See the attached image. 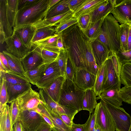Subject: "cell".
I'll return each instance as SVG.
<instances>
[{
    "instance_id": "obj_2",
    "label": "cell",
    "mask_w": 131,
    "mask_h": 131,
    "mask_svg": "<svg viewBox=\"0 0 131 131\" xmlns=\"http://www.w3.org/2000/svg\"><path fill=\"white\" fill-rule=\"evenodd\" d=\"M49 0H36L30 5L19 9L14 29L21 25L33 24L46 19Z\"/></svg>"
},
{
    "instance_id": "obj_16",
    "label": "cell",
    "mask_w": 131,
    "mask_h": 131,
    "mask_svg": "<svg viewBox=\"0 0 131 131\" xmlns=\"http://www.w3.org/2000/svg\"><path fill=\"white\" fill-rule=\"evenodd\" d=\"M38 112L47 115L51 120L54 126L52 131H71V127L68 126L43 102L39 105Z\"/></svg>"
},
{
    "instance_id": "obj_56",
    "label": "cell",
    "mask_w": 131,
    "mask_h": 131,
    "mask_svg": "<svg viewBox=\"0 0 131 131\" xmlns=\"http://www.w3.org/2000/svg\"><path fill=\"white\" fill-rule=\"evenodd\" d=\"M129 25V30L127 50H129L131 49V25Z\"/></svg>"
},
{
    "instance_id": "obj_19",
    "label": "cell",
    "mask_w": 131,
    "mask_h": 131,
    "mask_svg": "<svg viewBox=\"0 0 131 131\" xmlns=\"http://www.w3.org/2000/svg\"><path fill=\"white\" fill-rule=\"evenodd\" d=\"M2 52L7 60L12 72L24 78L29 82L24 69L21 59L8 53L6 50L3 51Z\"/></svg>"
},
{
    "instance_id": "obj_50",
    "label": "cell",
    "mask_w": 131,
    "mask_h": 131,
    "mask_svg": "<svg viewBox=\"0 0 131 131\" xmlns=\"http://www.w3.org/2000/svg\"><path fill=\"white\" fill-rule=\"evenodd\" d=\"M0 61L2 62L8 70L7 72L11 71L7 60L2 52H1L0 53Z\"/></svg>"
},
{
    "instance_id": "obj_10",
    "label": "cell",
    "mask_w": 131,
    "mask_h": 131,
    "mask_svg": "<svg viewBox=\"0 0 131 131\" xmlns=\"http://www.w3.org/2000/svg\"><path fill=\"white\" fill-rule=\"evenodd\" d=\"M62 76L61 72L56 61L48 64L44 73L36 85L40 89L48 88L58 78Z\"/></svg>"
},
{
    "instance_id": "obj_39",
    "label": "cell",
    "mask_w": 131,
    "mask_h": 131,
    "mask_svg": "<svg viewBox=\"0 0 131 131\" xmlns=\"http://www.w3.org/2000/svg\"><path fill=\"white\" fill-rule=\"evenodd\" d=\"M120 26L121 42L120 49L127 50L129 25L128 24H124L120 25Z\"/></svg>"
},
{
    "instance_id": "obj_43",
    "label": "cell",
    "mask_w": 131,
    "mask_h": 131,
    "mask_svg": "<svg viewBox=\"0 0 131 131\" xmlns=\"http://www.w3.org/2000/svg\"><path fill=\"white\" fill-rule=\"evenodd\" d=\"M116 53L122 65L126 63L131 62V49L125 50L120 49Z\"/></svg>"
},
{
    "instance_id": "obj_36",
    "label": "cell",
    "mask_w": 131,
    "mask_h": 131,
    "mask_svg": "<svg viewBox=\"0 0 131 131\" xmlns=\"http://www.w3.org/2000/svg\"><path fill=\"white\" fill-rule=\"evenodd\" d=\"M0 111H2L8 103V96L7 92L6 80L0 76Z\"/></svg>"
},
{
    "instance_id": "obj_4",
    "label": "cell",
    "mask_w": 131,
    "mask_h": 131,
    "mask_svg": "<svg viewBox=\"0 0 131 131\" xmlns=\"http://www.w3.org/2000/svg\"><path fill=\"white\" fill-rule=\"evenodd\" d=\"M36 110L20 112L18 121L21 124L24 131H37L48 124Z\"/></svg>"
},
{
    "instance_id": "obj_29",
    "label": "cell",
    "mask_w": 131,
    "mask_h": 131,
    "mask_svg": "<svg viewBox=\"0 0 131 131\" xmlns=\"http://www.w3.org/2000/svg\"><path fill=\"white\" fill-rule=\"evenodd\" d=\"M106 16L92 23L91 27L83 33L86 37L91 42L96 40L100 35L101 26Z\"/></svg>"
},
{
    "instance_id": "obj_44",
    "label": "cell",
    "mask_w": 131,
    "mask_h": 131,
    "mask_svg": "<svg viewBox=\"0 0 131 131\" xmlns=\"http://www.w3.org/2000/svg\"><path fill=\"white\" fill-rule=\"evenodd\" d=\"M119 93L123 101L131 105V86H125L121 88Z\"/></svg>"
},
{
    "instance_id": "obj_25",
    "label": "cell",
    "mask_w": 131,
    "mask_h": 131,
    "mask_svg": "<svg viewBox=\"0 0 131 131\" xmlns=\"http://www.w3.org/2000/svg\"><path fill=\"white\" fill-rule=\"evenodd\" d=\"M65 78L61 76L57 79L48 88L43 89L51 98L58 103Z\"/></svg>"
},
{
    "instance_id": "obj_18",
    "label": "cell",
    "mask_w": 131,
    "mask_h": 131,
    "mask_svg": "<svg viewBox=\"0 0 131 131\" xmlns=\"http://www.w3.org/2000/svg\"><path fill=\"white\" fill-rule=\"evenodd\" d=\"M91 42L93 54L96 63L100 68L111 56L110 52L100 41L96 40Z\"/></svg>"
},
{
    "instance_id": "obj_59",
    "label": "cell",
    "mask_w": 131,
    "mask_h": 131,
    "mask_svg": "<svg viewBox=\"0 0 131 131\" xmlns=\"http://www.w3.org/2000/svg\"><path fill=\"white\" fill-rule=\"evenodd\" d=\"M95 131H102L101 129L98 125L96 123L95 126Z\"/></svg>"
},
{
    "instance_id": "obj_51",
    "label": "cell",
    "mask_w": 131,
    "mask_h": 131,
    "mask_svg": "<svg viewBox=\"0 0 131 131\" xmlns=\"http://www.w3.org/2000/svg\"><path fill=\"white\" fill-rule=\"evenodd\" d=\"M71 131H84V124H76L73 123L71 127Z\"/></svg>"
},
{
    "instance_id": "obj_35",
    "label": "cell",
    "mask_w": 131,
    "mask_h": 131,
    "mask_svg": "<svg viewBox=\"0 0 131 131\" xmlns=\"http://www.w3.org/2000/svg\"><path fill=\"white\" fill-rule=\"evenodd\" d=\"M0 71V76L4 77L6 81L14 84H27L30 82L24 78L17 75L11 72L7 73Z\"/></svg>"
},
{
    "instance_id": "obj_40",
    "label": "cell",
    "mask_w": 131,
    "mask_h": 131,
    "mask_svg": "<svg viewBox=\"0 0 131 131\" xmlns=\"http://www.w3.org/2000/svg\"><path fill=\"white\" fill-rule=\"evenodd\" d=\"M9 110L11 123L13 126L18 121L20 112L16 99L10 103Z\"/></svg>"
},
{
    "instance_id": "obj_27",
    "label": "cell",
    "mask_w": 131,
    "mask_h": 131,
    "mask_svg": "<svg viewBox=\"0 0 131 131\" xmlns=\"http://www.w3.org/2000/svg\"><path fill=\"white\" fill-rule=\"evenodd\" d=\"M106 66L105 62L97 72L95 84L93 89L95 92L96 96H99L103 91L106 81Z\"/></svg>"
},
{
    "instance_id": "obj_53",
    "label": "cell",
    "mask_w": 131,
    "mask_h": 131,
    "mask_svg": "<svg viewBox=\"0 0 131 131\" xmlns=\"http://www.w3.org/2000/svg\"><path fill=\"white\" fill-rule=\"evenodd\" d=\"M12 131H24L21 123L17 121L14 125Z\"/></svg>"
},
{
    "instance_id": "obj_31",
    "label": "cell",
    "mask_w": 131,
    "mask_h": 131,
    "mask_svg": "<svg viewBox=\"0 0 131 131\" xmlns=\"http://www.w3.org/2000/svg\"><path fill=\"white\" fill-rule=\"evenodd\" d=\"M48 64L44 63L31 70L26 72L30 83L36 85L41 78Z\"/></svg>"
},
{
    "instance_id": "obj_57",
    "label": "cell",
    "mask_w": 131,
    "mask_h": 131,
    "mask_svg": "<svg viewBox=\"0 0 131 131\" xmlns=\"http://www.w3.org/2000/svg\"><path fill=\"white\" fill-rule=\"evenodd\" d=\"M52 127L48 124L37 131H52Z\"/></svg>"
},
{
    "instance_id": "obj_30",
    "label": "cell",
    "mask_w": 131,
    "mask_h": 131,
    "mask_svg": "<svg viewBox=\"0 0 131 131\" xmlns=\"http://www.w3.org/2000/svg\"><path fill=\"white\" fill-rule=\"evenodd\" d=\"M7 1L8 16L10 24L14 29L19 10V0H7Z\"/></svg>"
},
{
    "instance_id": "obj_17",
    "label": "cell",
    "mask_w": 131,
    "mask_h": 131,
    "mask_svg": "<svg viewBox=\"0 0 131 131\" xmlns=\"http://www.w3.org/2000/svg\"><path fill=\"white\" fill-rule=\"evenodd\" d=\"M36 29L31 25L20 26L13 29L16 32L23 44L27 48L31 50L32 41Z\"/></svg>"
},
{
    "instance_id": "obj_47",
    "label": "cell",
    "mask_w": 131,
    "mask_h": 131,
    "mask_svg": "<svg viewBox=\"0 0 131 131\" xmlns=\"http://www.w3.org/2000/svg\"><path fill=\"white\" fill-rule=\"evenodd\" d=\"M110 57L112 60L114 68L116 74L119 77L122 64L120 62L116 53L114 54Z\"/></svg>"
},
{
    "instance_id": "obj_54",
    "label": "cell",
    "mask_w": 131,
    "mask_h": 131,
    "mask_svg": "<svg viewBox=\"0 0 131 131\" xmlns=\"http://www.w3.org/2000/svg\"><path fill=\"white\" fill-rule=\"evenodd\" d=\"M43 118L45 121L52 128L54 126L51 120L47 115L39 112H38Z\"/></svg>"
},
{
    "instance_id": "obj_23",
    "label": "cell",
    "mask_w": 131,
    "mask_h": 131,
    "mask_svg": "<svg viewBox=\"0 0 131 131\" xmlns=\"http://www.w3.org/2000/svg\"><path fill=\"white\" fill-rule=\"evenodd\" d=\"M7 92L8 96V103L16 100L18 96L31 88L30 83L21 84H14L6 81Z\"/></svg>"
},
{
    "instance_id": "obj_12",
    "label": "cell",
    "mask_w": 131,
    "mask_h": 131,
    "mask_svg": "<svg viewBox=\"0 0 131 131\" xmlns=\"http://www.w3.org/2000/svg\"><path fill=\"white\" fill-rule=\"evenodd\" d=\"M13 29L10 23L7 14V0H0V40L5 41L13 34Z\"/></svg>"
},
{
    "instance_id": "obj_8",
    "label": "cell",
    "mask_w": 131,
    "mask_h": 131,
    "mask_svg": "<svg viewBox=\"0 0 131 131\" xmlns=\"http://www.w3.org/2000/svg\"><path fill=\"white\" fill-rule=\"evenodd\" d=\"M5 42L6 43L5 50L21 59L27 55L31 50L25 46L14 30L12 35L6 38Z\"/></svg>"
},
{
    "instance_id": "obj_3",
    "label": "cell",
    "mask_w": 131,
    "mask_h": 131,
    "mask_svg": "<svg viewBox=\"0 0 131 131\" xmlns=\"http://www.w3.org/2000/svg\"><path fill=\"white\" fill-rule=\"evenodd\" d=\"M85 91L80 89L73 81L65 78L58 103L78 111L82 110V105Z\"/></svg>"
},
{
    "instance_id": "obj_13",
    "label": "cell",
    "mask_w": 131,
    "mask_h": 131,
    "mask_svg": "<svg viewBox=\"0 0 131 131\" xmlns=\"http://www.w3.org/2000/svg\"><path fill=\"white\" fill-rule=\"evenodd\" d=\"M41 100L52 112L57 115H76L79 112L71 108L62 106L54 101L43 89L39 92Z\"/></svg>"
},
{
    "instance_id": "obj_52",
    "label": "cell",
    "mask_w": 131,
    "mask_h": 131,
    "mask_svg": "<svg viewBox=\"0 0 131 131\" xmlns=\"http://www.w3.org/2000/svg\"><path fill=\"white\" fill-rule=\"evenodd\" d=\"M57 46L60 50L65 48L64 46L62 37L61 33L59 34L57 40Z\"/></svg>"
},
{
    "instance_id": "obj_11",
    "label": "cell",
    "mask_w": 131,
    "mask_h": 131,
    "mask_svg": "<svg viewBox=\"0 0 131 131\" xmlns=\"http://www.w3.org/2000/svg\"><path fill=\"white\" fill-rule=\"evenodd\" d=\"M96 75L91 73L85 68H75L73 82L79 88L85 91L93 89L94 86Z\"/></svg>"
},
{
    "instance_id": "obj_48",
    "label": "cell",
    "mask_w": 131,
    "mask_h": 131,
    "mask_svg": "<svg viewBox=\"0 0 131 131\" xmlns=\"http://www.w3.org/2000/svg\"><path fill=\"white\" fill-rule=\"evenodd\" d=\"M85 0H67L70 10L74 12L82 5Z\"/></svg>"
},
{
    "instance_id": "obj_45",
    "label": "cell",
    "mask_w": 131,
    "mask_h": 131,
    "mask_svg": "<svg viewBox=\"0 0 131 131\" xmlns=\"http://www.w3.org/2000/svg\"><path fill=\"white\" fill-rule=\"evenodd\" d=\"M96 114L95 109L93 113L90 115L86 122L84 124V131H93L95 124Z\"/></svg>"
},
{
    "instance_id": "obj_41",
    "label": "cell",
    "mask_w": 131,
    "mask_h": 131,
    "mask_svg": "<svg viewBox=\"0 0 131 131\" xmlns=\"http://www.w3.org/2000/svg\"><path fill=\"white\" fill-rule=\"evenodd\" d=\"M77 19L71 17L62 22L56 26V34H59L71 26L77 24Z\"/></svg>"
},
{
    "instance_id": "obj_38",
    "label": "cell",
    "mask_w": 131,
    "mask_h": 131,
    "mask_svg": "<svg viewBox=\"0 0 131 131\" xmlns=\"http://www.w3.org/2000/svg\"><path fill=\"white\" fill-rule=\"evenodd\" d=\"M68 56L67 51L64 48L61 50L56 61L59 67L61 76L66 78V69Z\"/></svg>"
},
{
    "instance_id": "obj_22",
    "label": "cell",
    "mask_w": 131,
    "mask_h": 131,
    "mask_svg": "<svg viewBox=\"0 0 131 131\" xmlns=\"http://www.w3.org/2000/svg\"><path fill=\"white\" fill-rule=\"evenodd\" d=\"M59 34H55L34 43L33 46H37L43 49L59 53L60 50L57 46V43Z\"/></svg>"
},
{
    "instance_id": "obj_46",
    "label": "cell",
    "mask_w": 131,
    "mask_h": 131,
    "mask_svg": "<svg viewBox=\"0 0 131 131\" xmlns=\"http://www.w3.org/2000/svg\"><path fill=\"white\" fill-rule=\"evenodd\" d=\"M75 72V68L68 58L67 60L66 69V78L73 81Z\"/></svg>"
},
{
    "instance_id": "obj_33",
    "label": "cell",
    "mask_w": 131,
    "mask_h": 131,
    "mask_svg": "<svg viewBox=\"0 0 131 131\" xmlns=\"http://www.w3.org/2000/svg\"><path fill=\"white\" fill-rule=\"evenodd\" d=\"M121 83L131 86V62L122 64L119 75Z\"/></svg>"
},
{
    "instance_id": "obj_60",
    "label": "cell",
    "mask_w": 131,
    "mask_h": 131,
    "mask_svg": "<svg viewBox=\"0 0 131 131\" xmlns=\"http://www.w3.org/2000/svg\"><path fill=\"white\" fill-rule=\"evenodd\" d=\"M128 131H131V125H130V128H129V129Z\"/></svg>"
},
{
    "instance_id": "obj_5",
    "label": "cell",
    "mask_w": 131,
    "mask_h": 131,
    "mask_svg": "<svg viewBox=\"0 0 131 131\" xmlns=\"http://www.w3.org/2000/svg\"><path fill=\"white\" fill-rule=\"evenodd\" d=\"M102 101L111 116L115 130L128 131L131 124V116L122 107L116 106Z\"/></svg>"
},
{
    "instance_id": "obj_6",
    "label": "cell",
    "mask_w": 131,
    "mask_h": 131,
    "mask_svg": "<svg viewBox=\"0 0 131 131\" xmlns=\"http://www.w3.org/2000/svg\"><path fill=\"white\" fill-rule=\"evenodd\" d=\"M20 112L36 110L42 102L39 93L31 88L20 95L16 98Z\"/></svg>"
},
{
    "instance_id": "obj_14",
    "label": "cell",
    "mask_w": 131,
    "mask_h": 131,
    "mask_svg": "<svg viewBox=\"0 0 131 131\" xmlns=\"http://www.w3.org/2000/svg\"><path fill=\"white\" fill-rule=\"evenodd\" d=\"M21 60L26 72L44 63L41 56V49L35 46H32L30 52Z\"/></svg>"
},
{
    "instance_id": "obj_20",
    "label": "cell",
    "mask_w": 131,
    "mask_h": 131,
    "mask_svg": "<svg viewBox=\"0 0 131 131\" xmlns=\"http://www.w3.org/2000/svg\"><path fill=\"white\" fill-rule=\"evenodd\" d=\"M120 89H112L102 92L96 100L101 99L105 103L113 106L120 107L123 101L119 93Z\"/></svg>"
},
{
    "instance_id": "obj_42",
    "label": "cell",
    "mask_w": 131,
    "mask_h": 131,
    "mask_svg": "<svg viewBox=\"0 0 131 131\" xmlns=\"http://www.w3.org/2000/svg\"><path fill=\"white\" fill-rule=\"evenodd\" d=\"M40 49L41 56L44 63L49 64L56 61L59 52Z\"/></svg>"
},
{
    "instance_id": "obj_61",
    "label": "cell",
    "mask_w": 131,
    "mask_h": 131,
    "mask_svg": "<svg viewBox=\"0 0 131 131\" xmlns=\"http://www.w3.org/2000/svg\"></svg>"
},
{
    "instance_id": "obj_7",
    "label": "cell",
    "mask_w": 131,
    "mask_h": 131,
    "mask_svg": "<svg viewBox=\"0 0 131 131\" xmlns=\"http://www.w3.org/2000/svg\"><path fill=\"white\" fill-rule=\"evenodd\" d=\"M95 109L96 111V123L102 131H115L111 116L101 100L98 103Z\"/></svg>"
},
{
    "instance_id": "obj_55",
    "label": "cell",
    "mask_w": 131,
    "mask_h": 131,
    "mask_svg": "<svg viewBox=\"0 0 131 131\" xmlns=\"http://www.w3.org/2000/svg\"><path fill=\"white\" fill-rule=\"evenodd\" d=\"M60 1L61 0H49L47 13L49 10L52 7L54 6Z\"/></svg>"
},
{
    "instance_id": "obj_24",
    "label": "cell",
    "mask_w": 131,
    "mask_h": 131,
    "mask_svg": "<svg viewBox=\"0 0 131 131\" xmlns=\"http://www.w3.org/2000/svg\"><path fill=\"white\" fill-rule=\"evenodd\" d=\"M95 92L93 89L85 91L82 105V110L88 111L90 115L92 113L97 104Z\"/></svg>"
},
{
    "instance_id": "obj_15",
    "label": "cell",
    "mask_w": 131,
    "mask_h": 131,
    "mask_svg": "<svg viewBox=\"0 0 131 131\" xmlns=\"http://www.w3.org/2000/svg\"><path fill=\"white\" fill-rule=\"evenodd\" d=\"M105 63L106 68V78L103 91L112 89H120L121 83L120 78L116 74L110 57Z\"/></svg>"
},
{
    "instance_id": "obj_49",
    "label": "cell",
    "mask_w": 131,
    "mask_h": 131,
    "mask_svg": "<svg viewBox=\"0 0 131 131\" xmlns=\"http://www.w3.org/2000/svg\"><path fill=\"white\" fill-rule=\"evenodd\" d=\"M57 115L68 126L70 127L72 126L74 123L73 120L75 115H70L62 114Z\"/></svg>"
},
{
    "instance_id": "obj_58",
    "label": "cell",
    "mask_w": 131,
    "mask_h": 131,
    "mask_svg": "<svg viewBox=\"0 0 131 131\" xmlns=\"http://www.w3.org/2000/svg\"><path fill=\"white\" fill-rule=\"evenodd\" d=\"M0 71L4 72H8V70L1 61H0Z\"/></svg>"
},
{
    "instance_id": "obj_32",
    "label": "cell",
    "mask_w": 131,
    "mask_h": 131,
    "mask_svg": "<svg viewBox=\"0 0 131 131\" xmlns=\"http://www.w3.org/2000/svg\"><path fill=\"white\" fill-rule=\"evenodd\" d=\"M67 0H61L48 11L46 17L48 19L64 13L70 10Z\"/></svg>"
},
{
    "instance_id": "obj_9",
    "label": "cell",
    "mask_w": 131,
    "mask_h": 131,
    "mask_svg": "<svg viewBox=\"0 0 131 131\" xmlns=\"http://www.w3.org/2000/svg\"><path fill=\"white\" fill-rule=\"evenodd\" d=\"M111 13L120 25H131V0H118Z\"/></svg>"
},
{
    "instance_id": "obj_28",
    "label": "cell",
    "mask_w": 131,
    "mask_h": 131,
    "mask_svg": "<svg viewBox=\"0 0 131 131\" xmlns=\"http://www.w3.org/2000/svg\"><path fill=\"white\" fill-rule=\"evenodd\" d=\"M13 127L9 106L6 104L3 110L0 112V131H12Z\"/></svg>"
},
{
    "instance_id": "obj_34",
    "label": "cell",
    "mask_w": 131,
    "mask_h": 131,
    "mask_svg": "<svg viewBox=\"0 0 131 131\" xmlns=\"http://www.w3.org/2000/svg\"><path fill=\"white\" fill-rule=\"evenodd\" d=\"M55 34V30L53 27H47L36 29L32 41V46L35 42Z\"/></svg>"
},
{
    "instance_id": "obj_26",
    "label": "cell",
    "mask_w": 131,
    "mask_h": 131,
    "mask_svg": "<svg viewBox=\"0 0 131 131\" xmlns=\"http://www.w3.org/2000/svg\"><path fill=\"white\" fill-rule=\"evenodd\" d=\"M114 6L110 0H106L92 13H91L92 23L107 16L111 13Z\"/></svg>"
},
{
    "instance_id": "obj_1",
    "label": "cell",
    "mask_w": 131,
    "mask_h": 131,
    "mask_svg": "<svg viewBox=\"0 0 131 131\" xmlns=\"http://www.w3.org/2000/svg\"><path fill=\"white\" fill-rule=\"evenodd\" d=\"M96 40L105 46L111 56L120 49V25L111 13L105 18L101 26V34Z\"/></svg>"
},
{
    "instance_id": "obj_37",
    "label": "cell",
    "mask_w": 131,
    "mask_h": 131,
    "mask_svg": "<svg viewBox=\"0 0 131 131\" xmlns=\"http://www.w3.org/2000/svg\"><path fill=\"white\" fill-rule=\"evenodd\" d=\"M77 19V25L83 33L88 30L92 24L91 13L82 16Z\"/></svg>"
},
{
    "instance_id": "obj_21",
    "label": "cell",
    "mask_w": 131,
    "mask_h": 131,
    "mask_svg": "<svg viewBox=\"0 0 131 131\" xmlns=\"http://www.w3.org/2000/svg\"><path fill=\"white\" fill-rule=\"evenodd\" d=\"M106 0H85L74 12L72 17L77 19L84 15L89 14L104 2Z\"/></svg>"
}]
</instances>
